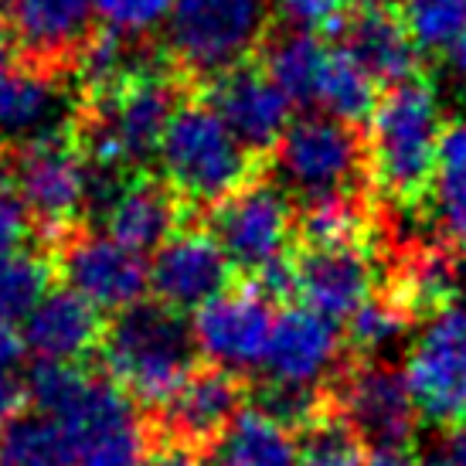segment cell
<instances>
[{
    "label": "cell",
    "instance_id": "cell-1",
    "mask_svg": "<svg viewBox=\"0 0 466 466\" xmlns=\"http://www.w3.org/2000/svg\"><path fill=\"white\" fill-rule=\"evenodd\" d=\"M99 350L106 375L130 395V401L154 412L191 378L198 361L195 330L184 324V313L157 299L113 313Z\"/></svg>",
    "mask_w": 466,
    "mask_h": 466
},
{
    "label": "cell",
    "instance_id": "cell-2",
    "mask_svg": "<svg viewBox=\"0 0 466 466\" xmlns=\"http://www.w3.org/2000/svg\"><path fill=\"white\" fill-rule=\"evenodd\" d=\"M442 140L440 96L426 78H409L378 103L368 130V181L391 201L422 205Z\"/></svg>",
    "mask_w": 466,
    "mask_h": 466
},
{
    "label": "cell",
    "instance_id": "cell-3",
    "mask_svg": "<svg viewBox=\"0 0 466 466\" xmlns=\"http://www.w3.org/2000/svg\"><path fill=\"white\" fill-rule=\"evenodd\" d=\"M157 157L174 195L187 208L208 211L238 195L259 174V157L248 154L218 113L201 99H187L174 113Z\"/></svg>",
    "mask_w": 466,
    "mask_h": 466
},
{
    "label": "cell",
    "instance_id": "cell-4",
    "mask_svg": "<svg viewBox=\"0 0 466 466\" xmlns=\"http://www.w3.org/2000/svg\"><path fill=\"white\" fill-rule=\"evenodd\" d=\"M269 0H174L167 55L187 78H218L246 66L266 41Z\"/></svg>",
    "mask_w": 466,
    "mask_h": 466
},
{
    "label": "cell",
    "instance_id": "cell-5",
    "mask_svg": "<svg viewBox=\"0 0 466 466\" xmlns=\"http://www.w3.org/2000/svg\"><path fill=\"white\" fill-rule=\"evenodd\" d=\"M14 191L45 246H58L78 232V218L86 215V154L78 147L76 123L25 143L14 154Z\"/></svg>",
    "mask_w": 466,
    "mask_h": 466
},
{
    "label": "cell",
    "instance_id": "cell-6",
    "mask_svg": "<svg viewBox=\"0 0 466 466\" xmlns=\"http://www.w3.org/2000/svg\"><path fill=\"white\" fill-rule=\"evenodd\" d=\"M327 399L330 412L375 450H405L422 415L409 389V378L399 368L378 361H361L340 371Z\"/></svg>",
    "mask_w": 466,
    "mask_h": 466
},
{
    "label": "cell",
    "instance_id": "cell-7",
    "mask_svg": "<svg viewBox=\"0 0 466 466\" xmlns=\"http://www.w3.org/2000/svg\"><path fill=\"white\" fill-rule=\"evenodd\" d=\"M276 167L307 198L354 191L350 184L368 177V147L354 127L330 116H303L289 123L276 147Z\"/></svg>",
    "mask_w": 466,
    "mask_h": 466
},
{
    "label": "cell",
    "instance_id": "cell-8",
    "mask_svg": "<svg viewBox=\"0 0 466 466\" xmlns=\"http://www.w3.org/2000/svg\"><path fill=\"white\" fill-rule=\"evenodd\" d=\"M405 378L429 422H466V307L436 313L409 350Z\"/></svg>",
    "mask_w": 466,
    "mask_h": 466
},
{
    "label": "cell",
    "instance_id": "cell-9",
    "mask_svg": "<svg viewBox=\"0 0 466 466\" xmlns=\"http://www.w3.org/2000/svg\"><path fill=\"white\" fill-rule=\"evenodd\" d=\"M52 252L66 286L89 299L96 310L123 313L127 307L143 303V293L150 289L147 259L109 235L72 232Z\"/></svg>",
    "mask_w": 466,
    "mask_h": 466
},
{
    "label": "cell",
    "instance_id": "cell-10",
    "mask_svg": "<svg viewBox=\"0 0 466 466\" xmlns=\"http://www.w3.org/2000/svg\"><path fill=\"white\" fill-rule=\"evenodd\" d=\"M297 232V215L283 187L269 181L246 184L238 195L211 211V235L218 238L235 269L256 276L262 266L286 256V242Z\"/></svg>",
    "mask_w": 466,
    "mask_h": 466
},
{
    "label": "cell",
    "instance_id": "cell-11",
    "mask_svg": "<svg viewBox=\"0 0 466 466\" xmlns=\"http://www.w3.org/2000/svg\"><path fill=\"white\" fill-rule=\"evenodd\" d=\"M246 401V385L225 368H195L191 378L170 395L167 405L157 409L154 442H174L198 453H211V446L225 436Z\"/></svg>",
    "mask_w": 466,
    "mask_h": 466
},
{
    "label": "cell",
    "instance_id": "cell-12",
    "mask_svg": "<svg viewBox=\"0 0 466 466\" xmlns=\"http://www.w3.org/2000/svg\"><path fill=\"white\" fill-rule=\"evenodd\" d=\"M272 324L276 320H272L269 299L259 297L256 286H235L195 313L191 330H195L198 350L208 361L238 375L256 364L262 368Z\"/></svg>",
    "mask_w": 466,
    "mask_h": 466
},
{
    "label": "cell",
    "instance_id": "cell-13",
    "mask_svg": "<svg viewBox=\"0 0 466 466\" xmlns=\"http://www.w3.org/2000/svg\"><path fill=\"white\" fill-rule=\"evenodd\" d=\"M0 17L25 62L72 76L78 52L92 38L96 0H0Z\"/></svg>",
    "mask_w": 466,
    "mask_h": 466
},
{
    "label": "cell",
    "instance_id": "cell-14",
    "mask_svg": "<svg viewBox=\"0 0 466 466\" xmlns=\"http://www.w3.org/2000/svg\"><path fill=\"white\" fill-rule=\"evenodd\" d=\"M205 103L221 116L232 137L252 157H266L289 130V99L276 89L262 66H238L218 78H208Z\"/></svg>",
    "mask_w": 466,
    "mask_h": 466
},
{
    "label": "cell",
    "instance_id": "cell-15",
    "mask_svg": "<svg viewBox=\"0 0 466 466\" xmlns=\"http://www.w3.org/2000/svg\"><path fill=\"white\" fill-rule=\"evenodd\" d=\"M235 276L218 238L205 228H181L164 248H157L150 262V289L157 303L170 310H201L205 303L221 297Z\"/></svg>",
    "mask_w": 466,
    "mask_h": 466
},
{
    "label": "cell",
    "instance_id": "cell-16",
    "mask_svg": "<svg viewBox=\"0 0 466 466\" xmlns=\"http://www.w3.org/2000/svg\"><path fill=\"white\" fill-rule=\"evenodd\" d=\"M58 72L17 62L0 72V140H41L76 123L78 106H68V92Z\"/></svg>",
    "mask_w": 466,
    "mask_h": 466
},
{
    "label": "cell",
    "instance_id": "cell-17",
    "mask_svg": "<svg viewBox=\"0 0 466 466\" xmlns=\"http://www.w3.org/2000/svg\"><path fill=\"white\" fill-rule=\"evenodd\" d=\"M340 354L337 324L310 307H286L272 324L269 348L262 358L266 381L276 385H313L330 371Z\"/></svg>",
    "mask_w": 466,
    "mask_h": 466
},
{
    "label": "cell",
    "instance_id": "cell-18",
    "mask_svg": "<svg viewBox=\"0 0 466 466\" xmlns=\"http://www.w3.org/2000/svg\"><path fill=\"white\" fill-rule=\"evenodd\" d=\"M299 299L327 320H340L364 307L375 289V262L361 246L303 248L297 256Z\"/></svg>",
    "mask_w": 466,
    "mask_h": 466
},
{
    "label": "cell",
    "instance_id": "cell-19",
    "mask_svg": "<svg viewBox=\"0 0 466 466\" xmlns=\"http://www.w3.org/2000/svg\"><path fill=\"white\" fill-rule=\"evenodd\" d=\"M187 211L191 208L174 195L167 181L143 170V174H133L123 195L106 211V235L143 256V252L167 246L170 238L181 232Z\"/></svg>",
    "mask_w": 466,
    "mask_h": 466
},
{
    "label": "cell",
    "instance_id": "cell-20",
    "mask_svg": "<svg viewBox=\"0 0 466 466\" xmlns=\"http://www.w3.org/2000/svg\"><path fill=\"white\" fill-rule=\"evenodd\" d=\"M106 324L89 299L72 289H52L25 320V344L38 361L76 364L103 348Z\"/></svg>",
    "mask_w": 466,
    "mask_h": 466
},
{
    "label": "cell",
    "instance_id": "cell-21",
    "mask_svg": "<svg viewBox=\"0 0 466 466\" xmlns=\"http://www.w3.org/2000/svg\"><path fill=\"white\" fill-rule=\"evenodd\" d=\"M344 52L375 78L378 86H401L419 72V48L409 38L401 17L391 11H364L350 17Z\"/></svg>",
    "mask_w": 466,
    "mask_h": 466
},
{
    "label": "cell",
    "instance_id": "cell-22",
    "mask_svg": "<svg viewBox=\"0 0 466 466\" xmlns=\"http://www.w3.org/2000/svg\"><path fill=\"white\" fill-rule=\"evenodd\" d=\"M463 289V269L450 246H415L401 252L391 269V297L412 313H442L456 307Z\"/></svg>",
    "mask_w": 466,
    "mask_h": 466
},
{
    "label": "cell",
    "instance_id": "cell-23",
    "mask_svg": "<svg viewBox=\"0 0 466 466\" xmlns=\"http://www.w3.org/2000/svg\"><path fill=\"white\" fill-rule=\"evenodd\" d=\"M422 201L440 228L442 246L466 252V119L442 130L436 170Z\"/></svg>",
    "mask_w": 466,
    "mask_h": 466
},
{
    "label": "cell",
    "instance_id": "cell-24",
    "mask_svg": "<svg viewBox=\"0 0 466 466\" xmlns=\"http://www.w3.org/2000/svg\"><path fill=\"white\" fill-rule=\"evenodd\" d=\"M211 466H299V442L259 409H242L211 446Z\"/></svg>",
    "mask_w": 466,
    "mask_h": 466
},
{
    "label": "cell",
    "instance_id": "cell-25",
    "mask_svg": "<svg viewBox=\"0 0 466 466\" xmlns=\"http://www.w3.org/2000/svg\"><path fill=\"white\" fill-rule=\"evenodd\" d=\"M327 48L317 35L307 31H286L272 41H262V72L276 82L289 103L310 106L320 92V76L327 66Z\"/></svg>",
    "mask_w": 466,
    "mask_h": 466
},
{
    "label": "cell",
    "instance_id": "cell-26",
    "mask_svg": "<svg viewBox=\"0 0 466 466\" xmlns=\"http://www.w3.org/2000/svg\"><path fill=\"white\" fill-rule=\"evenodd\" d=\"M368 225H371V211L354 191L310 198L297 215V235L303 248L361 246Z\"/></svg>",
    "mask_w": 466,
    "mask_h": 466
},
{
    "label": "cell",
    "instance_id": "cell-27",
    "mask_svg": "<svg viewBox=\"0 0 466 466\" xmlns=\"http://www.w3.org/2000/svg\"><path fill=\"white\" fill-rule=\"evenodd\" d=\"M76 450L62 426L45 412H17L0 426V466H72Z\"/></svg>",
    "mask_w": 466,
    "mask_h": 466
},
{
    "label": "cell",
    "instance_id": "cell-28",
    "mask_svg": "<svg viewBox=\"0 0 466 466\" xmlns=\"http://www.w3.org/2000/svg\"><path fill=\"white\" fill-rule=\"evenodd\" d=\"M317 103L327 109L330 119H340L348 127H358L364 119L375 116L378 109V82L364 72L344 48L327 55L324 76H320V92Z\"/></svg>",
    "mask_w": 466,
    "mask_h": 466
},
{
    "label": "cell",
    "instance_id": "cell-29",
    "mask_svg": "<svg viewBox=\"0 0 466 466\" xmlns=\"http://www.w3.org/2000/svg\"><path fill=\"white\" fill-rule=\"evenodd\" d=\"M55 272V252L48 248H21L0 259V317H31V310L52 293Z\"/></svg>",
    "mask_w": 466,
    "mask_h": 466
},
{
    "label": "cell",
    "instance_id": "cell-30",
    "mask_svg": "<svg viewBox=\"0 0 466 466\" xmlns=\"http://www.w3.org/2000/svg\"><path fill=\"white\" fill-rule=\"evenodd\" d=\"M401 25L419 55L453 52L466 31V0H401Z\"/></svg>",
    "mask_w": 466,
    "mask_h": 466
},
{
    "label": "cell",
    "instance_id": "cell-31",
    "mask_svg": "<svg viewBox=\"0 0 466 466\" xmlns=\"http://www.w3.org/2000/svg\"><path fill=\"white\" fill-rule=\"evenodd\" d=\"M415 313L409 307H401L399 299L385 293V297H371L364 307L350 313L348 320V340L358 348V354L375 358L381 350H389L391 344H399L405 330L412 327Z\"/></svg>",
    "mask_w": 466,
    "mask_h": 466
},
{
    "label": "cell",
    "instance_id": "cell-32",
    "mask_svg": "<svg viewBox=\"0 0 466 466\" xmlns=\"http://www.w3.org/2000/svg\"><path fill=\"white\" fill-rule=\"evenodd\" d=\"M256 409L286 429H313L330 415V399L313 385H276L266 381L256 391Z\"/></svg>",
    "mask_w": 466,
    "mask_h": 466
},
{
    "label": "cell",
    "instance_id": "cell-33",
    "mask_svg": "<svg viewBox=\"0 0 466 466\" xmlns=\"http://www.w3.org/2000/svg\"><path fill=\"white\" fill-rule=\"evenodd\" d=\"M299 466H368L361 436L334 412L307 429L299 442Z\"/></svg>",
    "mask_w": 466,
    "mask_h": 466
},
{
    "label": "cell",
    "instance_id": "cell-34",
    "mask_svg": "<svg viewBox=\"0 0 466 466\" xmlns=\"http://www.w3.org/2000/svg\"><path fill=\"white\" fill-rule=\"evenodd\" d=\"M279 17L289 31H307V35H344L350 25V0H276Z\"/></svg>",
    "mask_w": 466,
    "mask_h": 466
},
{
    "label": "cell",
    "instance_id": "cell-35",
    "mask_svg": "<svg viewBox=\"0 0 466 466\" xmlns=\"http://www.w3.org/2000/svg\"><path fill=\"white\" fill-rule=\"evenodd\" d=\"M150 460V432L137 422L96 440L89 450H82L78 466H147Z\"/></svg>",
    "mask_w": 466,
    "mask_h": 466
},
{
    "label": "cell",
    "instance_id": "cell-36",
    "mask_svg": "<svg viewBox=\"0 0 466 466\" xmlns=\"http://www.w3.org/2000/svg\"><path fill=\"white\" fill-rule=\"evenodd\" d=\"M174 0H96V17H103V27L137 38L150 27L167 21Z\"/></svg>",
    "mask_w": 466,
    "mask_h": 466
},
{
    "label": "cell",
    "instance_id": "cell-37",
    "mask_svg": "<svg viewBox=\"0 0 466 466\" xmlns=\"http://www.w3.org/2000/svg\"><path fill=\"white\" fill-rule=\"evenodd\" d=\"M31 215H27L21 195L14 191V184L0 181V259H7L14 252H21V242L31 232Z\"/></svg>",
    "mask_w": 466,
    "mask_h": 466
},
{
    "label": "cell",
    "instance_id": "cell-38",
    "mask_svg": "<svg viewBox=\"0 0 466 466\" xmlns=\"http://www.w3.org/2000/svg\"><path fill=\"white\" fill-rule=\"evenodd\" d=\"M252 286L259 289V297H266L269 303H286V299L299 297V269H297V256H279L272 259L269 266H262L256 276H252Z\"/></svg>",
    "mask_w": 466,
    "mask_h": 466
},
{
    "label": "cell",
    "instance_id": "cell-39",
    "mask_svg": "<svg viewBox=\"0 0 466 466\" xmlns=\"http://www.w3.org/2000/svg\"><path fill=\"white\" fill-rule=\"evenodd\" d=\"M422 466H466V422L450 429V432L429 450Z\"/></svg>",
    "mask_w": 466,
    "mask_h": 466
},
{
    "label": "cell",
    "instance_id": "cell-40",
    "mask_svg": "<svg viewBox=\"0 0 466 466\" xmlns=\"http://www.w3.org/2000/svg\"><path fill=\"white\" fill-rule=\"evenodd\" d=\"M147 466H208V463H205V453H198V450L150 440V460H147Z\"/></svg>",
    "mask_w": 466,
    "mask_h": 466
},
{
    "label": "cell",
    "instance_id": "cell-41",
    "mask_svg": "<svg viewBox=\"0 0 466 466\" xmlns=\"http://www.w3.org/2000/svg\"><path fill=\"white\" fill-rule=\"evenodd\" d=\"M25 330H17L14 320L0 317V371H11L25 358Z\"/></svg>",
    "mask_w": 466,
    "mask_h": 466
},
{
    "label": "cell",
    "instance_id": "cell-42",
    "mask_svg": "<svg viewBox=\"0 0 466 466\" xmlns=\"http://www.w3.org/2000/svg\"><path fill=\"white\" fill-rule=\"evenodd\" d=\"M25 401H27L25 385H21L11 371H0V426H7L14 415L21 412Z\"/></svg>",
    "mask_w": 466,
    "mask_h": 466
},
{
    "label": "cell",
    "instance_id": "cell-43",
    "mask_svg": "<svg viewBox=\"0 0 466 466\" xmlns=\"http://www.w3.org/2000/svg\"><path fill=\"white\" fill-rule=\"evenodd\" d=\"M368 466H422L409 450H375Z\"/></svg>",
    "mask_w": 466,
    "mask_h": 466
},
{
    "label": "cell",
    "instance_id": "cell-44",
    "mask_svg": "<svg viewBox=\"0 0 466 466\" xmlns=\"http://www.w3.org/2000/svg\"><path fill=\"white\" fill-rule=\"evenodd\" d=\"M21 62V52H17V41H14L11 27L4 25V17H0V72L4 68H11Z\"/></svg>",
    "mask_w": 466,
    "mask_h": 466
},
{
    "label": "cell",
    "instance_id": "cell-45",
    "mask_svg": "<svg viewBox=\"0 0 466 466\" xmlns=\"http://www.w3.org/2000/svg\"><path fill=\"white\" fill-rule=\"evenodd\" d=\"M450 66H453L456 78L466 86V31H463V38L453 45V52H450Z\"/></svg>",
    "mask_w": 466,
    "mask_h": 466
},
{
    "label": "cell",
    "instance_id": "cell-46",
    "mask_svg": "<svg viewBox=\"0 0 466 466\" xmlns=\"http://www.w3.org/2000/svg\"><path fill=\"white\" fill-rule=\"evenodd\" d=\"M350 11L364 14V11H391V0H350Z\"/></svg>",
    "mask_w": 466,
    "mask_h": 466
},
{
    "label": "cell",
    "instance_id": "cell-47",
    "mask_svg": "<svg viewBox=\"0 0 466 466\" xmlns=\"http://www.w3.org/2000/svg\"><path fill=\"white\" fill-rule=\"evenodd\" d=\"M0 164H4V143H0Z\"/></svg>",
    "mask_w": 466,
    "mask_h": 466
}]
</instances>
